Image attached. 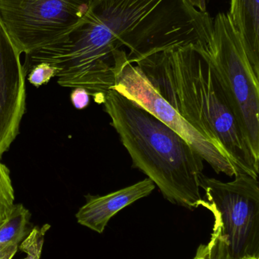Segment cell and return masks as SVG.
Listing matches in <instances>:
<instances>
[{
  "instance_id": "cell-1",
  "label": "cell",
  "mask_w": 259,
  "mask_h": 259,
  "mask_svg": "<svg viewBox=\"0 0 259 259\" xmlns=\"http://www.w3.org/2000/svg\"><path fill=\"white\" fill-rule=\"evenodd\" d=\"M134 63L170 106L220 148L238 173L258 178L259 157L240 112L212 67L193 44L156 52Z\"/></svg>"
},
{
  "instance_id": "cell-2",
  "label": "cell",
  "mask_w": 259,
  "mask_h": 259,
  "mask_svg": "<svg viewBox=\"0 0 259 259\" xmlns=\"http://www.w3.org/2000/svg\"><path fill=\"white\" fill-rule=\"evenodd\" d=\"M105 112L130 155L169 202L190 210L202 207L204 159L177 133L115 90L106 93Z\"/></svg>"
},
{
  "instance_id": "cell-3",
  "label": "cell",
  "mask_w": 259,
  "mask_h": 259,
  "mask_svg": "<svg viewBox=\"0 0 259 259\" xmlns=\"http://www.w3.org/2000/svg\"><path fill=\"white\" fill-rule=\"evenodd\" d=\"M91 9L132 64L175 46L204 45L212 36L213 20L189 0H93Z\"/></svg>"
},
{
  "instance_id": "cell-4",
  "label": "cell",
  "mask_w": 259,
  "mask_h": 259,
  "mask_svg": "<svg viewBox=\"0 0 259 259\" xmlns=\"http://www.w3.org/2000/svg\"><path fill=\"white\" fill-rule=\"evenodd\" d=\"M109 28L91 10L62 39L27 54L33 67L46 63L56 68L58 83L63 88H83L103 103L115 84L116 63L121 50Z\"/></svg>"
},
{
  "instance_id": "cell-5",
  "label": "cell",
  "mask_w": 259,
  "mask_h": 259,
  "mask_svg": "<svg viewBox=\"0 0 259 259\" xmlns=\"http://www.w3.org/2000/svg\"><path fill=\"white\" fill-rule=\"evenodd\" d=\"M193 47L212 67L235 103L259 157V73L251 64L229 14H217L209 42Z\"/></svg>"
},
{
  "instance_id": "cell-6",
  "label": "cell",
  "mask_w": 259,
  "mask_h": 259,
  "mask_svg": "<svg viewBox=\"0 0 259 259\" xmlns=\"http://www.w3.org/2000/svg\"><path fill=\"white\" fill-rule=\"evenodd\" d=\"M223 182L203 175L202 207L211 211L234 259L259 258V183L247 174Z\"/></svg>"
},
{
  "instance_id": "cell-7",
  "label": "cell",
  "mask_w": 259,
  "mask_h": 259,
  "mask_svg": "<svg viewBox=\"0 0 259 259\" xmlns=\"http://www.w3.org/2000/svg\"><path fill=\"white\" fill-rule=\"evenodd\" d=\"M93 0H0V20L21 54L52 45L86 15Z\"/></svg>"
},
{
  "instance_id": "cell-8",
  "label": "cell",
  "mask_w": 259,
  "mask_h": 259,
  "mask_svg": "<svg viewBox=\"0 0 259 259\" xmlns=\"http://www.w3.org/2000/svg\"><path fill=\"white\" fill-rule=\"evenodd\" d=\"M115 69V84L113 90L177 133L217 174L229 177L240 174L218 146L194 128L158 94L141 70L129 62L127 53L123 49L117 53Z\"/></svg>"
},
{
  "instance_id": "cell-9",
  "label": "cell",
  "mask_w": 259,
  "mask_h": 259,
  "mask_svg": "<svg viewBox=\"0 0 259 259\" xmlns=\"http://www.w3.org/2000/svg\"><path fill=\"white\" fill-rule=\"evenodd\" d=\"M0 20V158L19 131L25 111L26 71Z\"/></svg>"
},
{
  "instance_id": "cell-10",
  "label": "cell",
  "mask_w": 259,
  "mask_h": 259,
  "mask_svg": "<svg viewBox=\"0 0 259 259\" xmlns=\"http://www.w3.org/2000/svg\"><path fill=\"white\" fill-rule=\"evenodd\" d=\"M155 187L152 180L145 178L104 196L88 195L85 196V205L76 213L78 223L94 232L102 234L110 219L119 211L136 201L147 197Z\"/></svg>"
},
{
  "instance_id": "cell-11",
  "label": "cell",
  "mask_w": 259,
  "mask_h": 259,
  "mask_svg": "<svg viewBox=\"0 0 259 259\" xmlns=\"http://www.w3.org/2000/svg\"><path fill=\"white\" fill-rule=\"evenodd\" d=\"M228 14L251 64L259 73V0H231Z\"/></svg>"
},
{
  "instance_id": "cell-12",
  "label": "cell",
  "mask_w": 259,
  "mask_h": 259,
  "mask_svg": "<svg viewBox=\"0 0 259 259\" xmlns=\"http://www.w3.org/2000/svg\"><path fill=\"white\" fill-rule=\"evenodd\" d=\"M31 214L22 204H15L12 214L0 228V252L9 245H19L31 231Z\"/></svg>"
},
{
  "instance_id": "cell-13",
  "label": "cell",
  "mask_w": 259,
  "mask_h": 259,
  "mask_svg": "<svg viewBox=\"0 0 259 259\" xmlns=\"http://www.w3.org/2000/svg\"><path fill=\"white\" fill-rule=\"evenodd\" d=\"M193 259H234L217 225L214 224L208 243L199 246Z\"/></svg>"
},
{
  "instance_id": "cell-14",
  "label": "cell",
  "mask_w": 259,
  "mask_h": 259,
  "mask_svg": "<svg viewBox=\"0 0 259 259\" xmlns=\"http://www.w3.org/2000/svg\"><path fill=\"white\" fill-rule=\"evenodd\" d=\"M15 194L10 171L0 161V228L6 223L15 206Z\"/></svg>"
},
{
  "instance_id": "cell-15",
  "label": "cell",
  "mask_w": 259,
  "mask_h": 259,
  "mask_svg": "<svg viewBox=\"0 0 259 259\" xmlns=\"http://www.w3.org/2000/svg\"><path fill=\"white\" fill-rule=\"evenodd\" d=\"M51 226L45 224L41 227L32 228L27 237L21 241L18 249L25 252L27 256L22 259H40L44 249L45 237Z\"/></svg>"
},
{
  "instance_id": "cell-16",
  "label": "cell",
  "mask_w": 259,
  "mask_h": 259,
  "mask_svg": "<svg viewBox=\"0 0 259 259\" xmlns=\"http://www.w3.org/2000/svg\"><path fill=\"white\" fill-rule=\"evenodd\" d=\"M56 70L51 65L46 63L38 64L31 67L28 80L30 83L39 88L44 83H48L52 77H56Z\"/></svg>"
},
{
  "instance_id": "cell-17",
  "label": "cell",
  "mask_w": 259,
  "mask_h": 259,
  "mask_svg": "<svg viewBox=\"0 0 259 259\" xmlns=\"http://www.w3.org/2000/svg\"><path fill=\"white\" fill-rule=\"evenodd\" d=\"M71 101L76 109H85L89 104V93L83 88H75L71 92Z\"/></svg>"
},
{
  "instance_id": "cell-18",
  "label": "cell",
  "mask_w": 259,
  "mask_h": 259,
  "mask_svg": "<svg viewBox=\"0 0 259 259\" xmlns=\"http://www.w3.org/2000/svg\"><path fill=\"white\" fill-rule=\"evenodd\" d=\"M189 1L201 12H206V0H189Z\"/></svg>"
},
{
  "instance_id": "cell-19",
  "label": "cell",
  "mask_w": 259,
  "mask_h": 259,
  "mask_svg": "<svg viewBox=\"0 0 259 259\" xmlns=\"http://www.w3.org/2000/svg\"><path fill=\"white\" fill-rule=\"evenodd\" d=\"M239 259H259V258H256V257L253 256H245L243 257V258H240Z\"/></svg>"
}]
</instances>
